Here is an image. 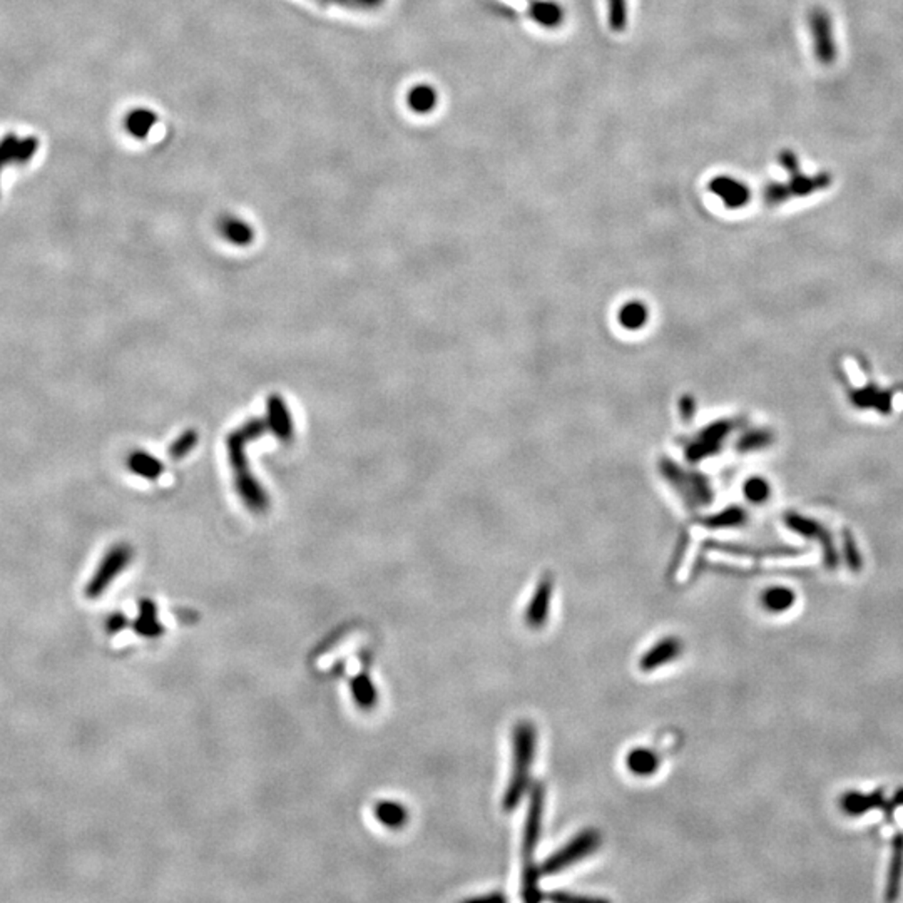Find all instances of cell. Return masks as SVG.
Segmentation results:
<instances>
[{
    "label": "cell",
    "mask_w": 903,
    "mask_h": 903,
    "mask_svg": "<svg viewBox=\"0 0 903 903\" xmlns=\"http://www.w3.org/2000/svg\"><path fill=\"white\" fill-rule=\"evenodd\" d=\"M895 802L899 804H903V790H899L895 793Z\"/></svg>",
    "instance_id": "34"
},
{
    "label": "cell",
    "mask_w": 903,
    "mask_h": 903,
    "mask_svg": "<svg viewBox=\"0 0 903 903\" xmlns=\"http://www.w3.org/2000/svg\"><path fill=\"white\" fill-rule=\"evenodd\" d=\"M601 837L596 830H584L577 833L576 837L559 852L551 855L539 868L540 877H551L554 873H559L569 866L576 865L579 860L588 858L590 853L596 852L599 848Z\"/></svg>",
    "instance_id": "3"
},
{
    "label": "cell",
    "mask_w": 903,
    "mask_h": 903,
    "mask_svg": "<svg viewBox=\"0 0 903 903\" xmlns=\"http://www.w3.org/2000/svg\"><path fill=\"white\" fill-rule=\"evenodd\" d=\"M719 549L723 551L731 552V554H736V555H741V557H754V559H761V557H798L806 552V549H798V547H765V549H752V547H741V546H718Z\"/></svg>",
    "instance_id": "18"
},
{
    "label": "cell",
    "mask_w": 903,
    "mask_h": 903,
    "mask_svg": "<svg viewBox=\"0 0 903 903\" xmlns=\"http://www.w3.org/2000/svg\"><path fill=\"white\" fill-rule=\"evenodd\" d=\"M683 651V644L677 638H665L658 641L649 651L644 652L641 658L640 667L644 673H651L654 669L671 663Z\"/></svg>",
    "instance_id": "10"
},
{
    "label": "cell",
    "mask_w": 903,
    "mask_h": 903,
    "mask_svg": "<svg viewBox=\"0 0 903 903\" xmlns=\"http://www.w3.org/2000/svg\"><path fill=\"white\" fill-rule=\"evenodd\" d=\"M795 601H796L795 592L788 588H781V586L770 588L761 596L763 606L771 613H785L790 609Z\"/></svg>",
    "instance_id": "20"
},
{
    "label": "cell",
    "mask_w": 903,
    "mask_h": 903,
    "mask_svg": "<svg viewBox=\"0 0 903 903\" xmlns=\"http://www.w3.org/2000/svg\"><path fill=\"white\" fill-rule=\"evenodd\" d=\"M133 551L125 544L114 546L111 551L108 552L102 559L98 571L94 576L90 577L88 586H86V598L89 599H98L106 589L113 584L114 579L119 576L125 569V565L131 563Z\"/></svg>",
    "instance_id": "4"
},
{
    "label": "cell",
    "mask_w": 903,
    "mask_h": 903,
    "mask_svg": "<svg viewBox=\"0 0 903 903\" xmlns=\"http://www.w3.org/2000/svg\"><path fill=\"white\" fill-rule=\"evenodd\" d=\"M609 27L615 32H624L627 27V0H607Z\"/></svg>",
    "instance_id": "26"
},
{
    "label": "cell",
    "mask_w": 903,
    "mask_h": 903,
    "mask_svg": "<svg viewBox=\"0 0 903 903\" xmlns=\"http://www.w3.org/2000/svg\"><path fill=\"white\" fill-rule=\"evenodd\" d=\"M219 229H221L223 236L235 245H246L253 239V231H251L250 226L243 223L241 219L226 218Z\"/></svg>",
    "instance_id": "23"
},
{
    "label": "cell",
    "mask_w": 903,
    "mask_h": 903,
    "mask_svg": "<svg viewBox=\"0 0 903 903\" xmlns=\"http://www.w3.org/2000/svg\"><path fill=\"white\" fill-rule=\"evenodd\" d=\"M763 198H765L766 204H770V206L787 202L791 198L790 188L785 183H777V181L768 183L765 191H763Z\"/></svg>",
    "instance_id": "30"
},
{
    "label": "cell",
    "mask_w": 903,
    "mask_h": 903,
    "mask_svg": "<svg viewBox=\"0 0 903 903\" xmlns=\"http://www.w3.org/2000/svg\"><path fill=\"white\" fill-rule=\"evenodd\" d=\"M542 818H544V787L538 785L530 795V804L524 825V838H522V895L527 902L539 900L540 872L536 868L534 853L539 843L542 831Z\"/></svg>",
    "instance_id": "2"
},
{
    "label": "cell",
    "mask_w": 903,
    "mask_h": 903,
    "mask_svg": "<svg viewBox=\"0 0 903 903\" xmlns=\"http://www.w3.org/2000/svg\"><path fill=\"white\" fill-rule=\"evenodd\" d=\"M808 27L812 32L816 61L821 65H831L837 61L838 49L833 38V25L830 13L821 7L812 9V13H808Z\"/></svg>",
    "instance_id": "5"
},
{
    "label": "cell",
    "mask_w": 903,
    "mask_h": 903,
    "mask_svg": "<svg viewBox=\"0 0 903 903\" xmlns=\"http://www.w3.org/2000/svg\"><path fill=\"white\" fill-rule=\"evenodd\" d=\"M778 163L788 173V176H795L800 173V159L791 150H781L778 154Z\"/></svg>",
    "instance_id": "32"
},
{
    "label": "cell",
    "mask_w": 903,
    "mask_h": 903,
    "mask_svg": "<svg viewBox=\"0 0 903 903\" xmlns=\"http://www.w3.org/2000/svg\"><path fill=\"white\" fill-rule=\"evenodd\" d=\"M39 138L25 136L19 138L13 133H7L0 138V175L9 166H25L38 154Z\"/></svg>",
    "instance_id": "7"
},
{
    "label": "cell",
    "mask_w": 903,
    "mask_h": 903,
    "mask_svg": "<svg viewBox=\"0 0 903 903\" xmlns=\"http://www.w3.org/2000/svg\"><path fill=\"white\" fill-rule=\"evenodd\" d=\"M375 815L380 823H383L389 828H401L407 821V810L401 806L400 803L383 802L378 803L375 808Z\"/></svg>",
    "instance_id": "22"
},
{
    "label": "cell",
    "mask_w": 903,
    "mask_h": 903,
    "mask_svg": "<svg viewBox=\"0 0 903 903\" xmlns=\"http://www.w3.org/2000/svg\"><path fill=\"white\" fill-rule=\"evenodd\" d=\"M408 104L415 113H430L437 106V90L428 84L415 86L408 94Z\"/></svg>",
    "instance_id": "21"
},
{
    "label": "cell",
    "mask_w": 903,
    "mask_h": 903,
    "mask_svg": "<svg viewBox=\"0 0 903 903\" xmlns=\"http://www.w3.org/2000/svg\"><path fill=\"white\" fill-rule=\"evenodd\" d=\"M785 522H787V526L790 527L793 532L800 534V536L806 538V539H816L820 542V546L823 549V563H825L828 569L833 571L838 565V563H840L838 552H837V547L833 544L831 534L828 532L825 527L818 524L813 519H808V517H803V515L795 514V512L785 515Z\"/></svg>",
    "instance_id": "6"
},
{
    "label": "cell",
    "mask_w": 903,
    "mask_h": 903,
    "mask_svg": "<svg viewBox=\"0 0 903 903\" xmlns=\"http://www.w3.org/2000/svg\"><path fill=\"white\" fill-rule=\"evenodd\" d=\"M154 116L150 111H144V109H138V111H133V113L127 114L125 117V129L136 136V138H142L148 134V131L150 129V125L154 123Z\"/></svg>",
    "instance_id": "25"
},
{
    "label": "cell",
    "mask_w": 903,
    "mask_h": 903,
    "mask_svg": "<svg viewBox=\"0 0 903 903\" xmlns=\"http://www.w3.org/2000/svg\"><path fill=\"white\" fill-rule=\"evenodd\" d=\"M646 320H648V312H646L644 305L638 303V301L627 303L619 312V322L627 330H640L641 326L646 323Z\"/></svg>",
    "instance_id": "24"
},
{
    "label": "cell",
    "mask_w": 903,
    "mask_h": 903,
    "mask_svg": "<svg viewBox=\"0 0 903 903\" xmlns=\"http://www.w3.org/2000/svg\"><path fill=\"white\" fill-rule=\"evenodd\" d=\"M883 804H885V796H883L882 790L872 791L868 795L852 791L841 798V806L848 815H862V813H866L868 810L880 808Z\"/></svg>",
    "instance_id": "16"
},
{
    "label": "cell",
    "mask_w": 903,
    "mask_h": 903,
    "mask_svg": "<svg viewBox=\"0 0 903 903\" xmlns=\"http://www.w3.org/2000/svg\"><path fill=\"white\" fill-rule=\"evenodd\" d=\"M743 490H744L746 499L752 501V503H763L770 497V494H771L768 482H766L765 478H761V477H752V478H750L744 484V489Z\"/></svg>",
    "instance_id": "28"
},
{
    "label": "cell",
    "mask_w": 903,
    "mask_h": 903,
    "mask_svg": "<svg viewBox=\"0 0 903 903\" xmlns=\"http://www.w3.org/2000/svg\"><path fill=\"white\" fill-rule=\"evenodd\" d=\"M710 191L723 201L727 210H740L752 200V189L731 176H716L710 181Z\"/></svg>",
    "instance_id": "8"
},
{
    "label": "cell",
    "mask_w": 903,
    "mask_h": 903,
    "mask_svg": "<svg viewBox=\"0 0 903 903\" xmlns=\"http://www.w3.org/2000/svg\"><path fill=\"white\" fill-rule=\"evenodd\" d=\"M268 422L275 430L276 437L288 440L291 437V418L288 408L280 397H271L268 401Z\"/></svg>",
    "instance_id": "17"
},
{
    "label": "cell",
    "mask_w": 903,
    "mask_h": 903,
    "mask_svg": "<svg viewBox=\"0 0 903 903\" xmlns=\"http://www.w3.org/2000/svg\"><path fill=\"white\" fill-rule=\"evenodd\" d=\"M850 400L860 410L875 408V410L882 412V414H890L891 395H889L887 391L878 390L873 385L865 387V389L855 390V391H852V395H850Z\"/></svg>",
    "instance_id": "13"
},
{
    "label": "cell",
    "mask_w": 903,
    "mask_h": 903,
    "mask_svg": "<svg viewBox=\"0 0 903 903\" xmlns=\"http://www.w3.org/2000/svg\"><path fill=\"white\" fill-rule=\"evenodd\" d=\"M843 552H845V561H847L848 567L852 569L853 572H860L864 567V561H862V555L858 551L856 540L848 529L843 530Z\"/></svg>",
    "instance_id": "27"
},
{
    "label": "cell",
    "mask_w": 903,
    "mask_h": 903,
    "mask_svg": "<svg viewBox=\"0 0 903 903\" xmlns=\"http://www.w3.org/2000/svg\"><path fill=\"white\" fill-rule=\"evenodd\" d=\"M903 878V835L899 833L893 838L891 845L890 866H889V877L885 885V900L893 902L899 899L900 889H902Z\"/></svg>",
    "instance_id": "11"
},
{
    "label": "cell",
    "mask_w": 903,
    "mask_h": 903,
    "mask_svg": "<svg viewBox=\"0 0 903 903\" xmlns=\"http://www.w3.org/2000/svg\"><path fill=\"white\" fill-rule=\"evenodd\" d=\"M529 13L544 29H557L564 22V9L555 0H530Z\"/></svg>",
    "instance_id": "12"
},
{
    "label": "cell",
    "mask_w": 903,
    "mask_h": 903,
    "mask_svg": "<svg viewBox=\"0 0 903 903\" xmlns=\"http://www.w3.org/2000/svg\"><path fill=\"white\" fill-rule=\"evenodd\" d=\"M127 465L129 469L139 477H144V478H150V480H154L158 477L161 476L163 472V465L150 457V453H144V452H134L129 459H127Z\"/></svg>",
    "instance_id": "19"
},
{
    "label": "cell",
    "mask_w": 903,
    "mask_h": 903,
    "mask_svg": "<svg viewBox=\"0 0 903 903\" xmlns=\"http://www.w3.org/2000/svg\"><path fill=\"white\" fill-rule=\"evenodd\" d=\"M551 577H542L539 584H538V588L534 590L532 599L527 604L526 615H524L527 626L532 627V629H539V627L546 624L547 615H549V609H551Z\"/></svg>",
    "instance_id": "9"
},
{
    "label": "cell",
    "mask_w": 903,
    "mask_h": 903,
    "mask_svg": "<svg viewBox=\"0 0 903 903\" xmlns=\"http://www.w3.org/2000/svg\"><path fill=\"white\" fill-rule=\"evenodd\" d=\"M353 694H355V698H357L358 704H360V706H364V708H372V706L375 704V688L372 686L370 679H366V677H358V679L353 683Z\"/></svg>",
    "instance_id": "29"
},
{
    "label": "cell",
    "mask_w": 903,
    "mask_h": 903,
    "mask_svg": "<svg viewBox=\"0 0 903 903\" xmlns=\"http://www.w3.org/2000/svg\"><path fill=\"white\" fill-rule=\"evenodd\" d=\"M536 727L529 721H520L512 733V771L502 806L505 812L517 808L529 788L530 770L536 756Z\"/></svg>",
    "instance_id": "1"
},
{
    "label": "cell",
    "mask_w": 903,
    "mask_h": 903,
    "mask_svg": "<svg viewBox=\"0 0 903 903\" xmlns=\"http://www.w3.org/2000/svg\"><path fill=\"white\" fill-rule=\"evenodd\" d=\"M741 522H744V512L740 509H729L723 514L716 515L715 519L711 520V524L718 527L738 526Z\"/></svg>",
    "instance_id": "33"
},
{
    "label": "cell",
    "mask_w": 903,
    "mask_h": 903,
    "mask_svg": "<svg viewBox=\"0 0 903 903\" xmlns=\"http://www.w3.org/2000/svg\"><path fill=\"white\" fill-rule=\"evenodd\" d=\"M661 765V758L649 748H634L627 752V770L636 777H651Z\"/></svg>",
    "instance_id": "14"
},
{
    "label": "cell",
    "mask_w": 903,
    "mask_h": 903,
    "mask_svg": "<svg viewBox=\"0 0 903 903\" xmlns=\"http://www.w3.org/2000/svg\"><path fill=\"white\" fill-rule=\"evenodd\" d=\"M196 442H198V435H196V432H186V434H183V435H181L179 439L176 440L175 443L171 445V451H169L171 457H173V459H183V457H186L189 452L194 449Z\"/></svg>",
    "instance_id": "31"
},
{
    "label": "cell",
    "mask_w": 903,
    "mask_h": 903,
    "mask_svg": "<svg viewBox=\"0 0 903 903\" xmlns=\"http://www.w3.org/2000/svg\"><path fill=\"white\" fill-rule=\"evenodd\" d=\"M830 185H831L830 173H820L815 176L798 173V175L790 176L788 188H790L791 198H806L816 191L830 188Z\"/></svg>",
    "instance_id": "15"
}]
</instances>
